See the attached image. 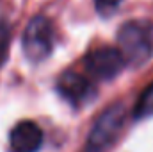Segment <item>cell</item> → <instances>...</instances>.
Masks as SVG:
<instances>
[{"label": "cell", "instance_id": "cell-1", "mask_svg": "<svg viewBox=\"0 0 153 152\" xmlns=\"http://www.w3.org/2000/svg\"><path fill=\"white\" fill-rule=\"evenodd\" d=\"M119 50L126 65L141 68L153 57V22L128 20L117 31Z\"/></svg>", "mask_w": 153, "mask_h": 152}, {"label": "cell", "instance_id": "cell-2", "mask_svg": "<svg viewBox=\"0 0 153 152\" xmlns=\"http://www.w3.org/2000/svg\"><path fill=\"white\" fill-rule=\"evenodd\" d=\"M126 122V108L119 102L107 108L94 120V125L89 131L85 152H109L114 145Z\"/></svg>", "mask_w": 153, "mask_h": 152}, {"label": "cell", "instance_id": "cell-3", "mask_svg": "<svg viewBox=\"0 0 153 152\" xmlns=\"http://www.w3.org/2000/svg\"><path fill=\"white\" fill-rule=\"evenodd\" d=\"M53 39H55V32L52 22L43 14L34 16L27 23L22 36V48L25 57L32 65L43 63L46 57H50L53 50Z\"/></svg>", "mask_w": 153, "mask_h": 152}, {"label": "cell", "instance_id": "cell-4", "mask_svg": "<svg viewBox=\"0 0 153 152\" xmlns=\"http://www.w3.org/2000/svg\"><path fill=\"white\" fill-rule=\"evenodd\" d=\"M125 66H126V61L121 50L112 48V47L91 50L84 57L85 72L98 81H112L114 77H117L123 72Z\"/></svg>", "mask_w": 153, "mask_h": 152}, {"label": "cell", "instance_id": "cell-5", "mask_svg": "<svg viewBox=\"0 0 153 152\" xmlns=\"http://www.w3.org/2000/svg\"><path fill=\"white\" fill-rule=\"evenodd\" d=\"M57 93L78 109L96 97V88L89 79H85L73 70H68L57 79Z\"/></svg>", "mask_w": 153, "mask_h": 152}, {"label": "cell", "instance_id": "cell-6", "mask_svg": "<svg viewBox=\"0 0 153 152\" xmlns=\"http://www.w3.org/2000/svg\"><path fill=\"white\" fill-rule=\"evenodd\" d=\"M43 145V131L36 122H18L9 134L11 152H38Z\"/></svg>", "mask_w": 153, "mask_h": 152}, {"label": "cell", "instance_id": "cell-7", "mask_svg": "<svg viewBox=\"0 0 153 152\" xmlns=\"http://www.w3.org/2000/svg\"><path fill=\"white\" fill-rule=\"evenodd\" d=\"M134 118L135 120L153 118V82L141 93V97L137 99L135 108H134Z\"/></svg>", "mask_w": 153, "mask_h": 152}, {"label": "cell", "instance_id": "cell-8", "mask_svg": "<svg viewBox=\"0 0 153 152\" xmlns=\"http://www.w3.org/2000/svg\"><path fill=\"white\" fill-rule=\"evenodd\" d=\"M123 0H94V7L102 16H111L116 9L119 7Z\"/></svg>", "mask_w": 153, "mask_h": 152}, {"label": "cell", "instance_id": "cell-9", "mask_svg": "<svg viewBox=\"0 0 153 152\" xmlns=\"http://www.w3.org/2000/svg\"><path fill=\"white\" fill-rule=\"evenodd\" d=\"M9 38H11V32H9V27L5 23L0 25V66L4 65V61L7 59V50H9Z\"/></svg>", "mask_w": 153, "mask_h": 152}]
</instances>
